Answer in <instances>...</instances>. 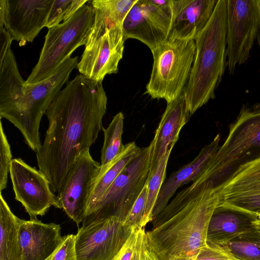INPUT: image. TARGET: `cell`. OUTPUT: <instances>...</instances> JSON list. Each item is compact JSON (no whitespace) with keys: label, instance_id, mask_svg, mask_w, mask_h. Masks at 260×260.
<instances>
[{"label":"cell","instance_id":"obj_1","mask_svg":"<svg viewBox=\"0 0 260 260\" xmlns=\"http://www.w3.org/2000/svg\"><path fill=\"white\" fill-rule=\"evenodd\" d=\"M107 97L102 82L81 74L68 82L47 110L49 121L37 151L39 170L58 193L78 156L89 149L103 130Z\"/></svg>","mask_w":260,"mask_h":260},{"label":"cell","instance_id":"obj_2","mask_svg":"<svg viewBox=\"0 0 260 260\" xmlns=\"http://www.w3.org/2000/svg\"><path fill=\"white\" fill-rule=\"evenodd\" d=\"M215 185L200 174L151 221L148 241L159 260H196L219 204Z\"/></svg>","mask_w":260,"mask_h":260},{"label":"cell","instance_id":"obj_3","mask_svg":"<svg viewBox=\"0 0 260 260\" xmlns=\"http://www.w3.org/2000/svg\"><path fill=\"white\" fill-rule=\"evenodd\" d=\"M227 0H218L206 26L194 40L196 52L184 89L190 115L215 98L226 67Z\"/></svg>","mask_w":260,"mask_h":260},{"label":"cell","instance_id":"obj_4","mask_svg":"<svg viewBox=\"0 0 260 260\" xmlns=\"http://www.w3.org/2000/svg\"><path fill=\"white\" fill-rule=\"evenodd\" d=\"M78 57L66 60L48 78L24 85L22 94L0 118H5L21 133L25 143L34 151L42 146L39 128L42 116L67 82L72 71L77 67Z\"/></svg>","mask_w":260,"mask_h":260},{"label":"cell","instance_id":"obj_5","mask_svg":"<svg viewBox=\"0 0 260 260\" xmlns=\"http://www.w3.org/2000/svg\"><path fill=\"white\" fill-rule=\"evenodd\" d=\"M152 142L121 171L104 194L86 211L82 226L115 217L122 221L147 183L151 170Z\"/></svg>","mask_w":260,"mask_h":260},{"label":"cell","instance_id":"obj_6","mask_svg":"<svg viewBox=\"0 0 260 260\" xmlns=\"http://www.w3.org/2000/svg\"><path fill=\"white\" fill-rule=\"evenodd\" d=\"M90 5L85 4L69 20L48 28L39 59L25 85L44 80L53 75L79 47L86 45L94 21Z\"/></svg>","mask_w":260,"mask_h":260},{"label":"cell","instance_id":"obj_7","mask_svg":"<svg viewBox=\"0 0 260 260\" xmlns=\"http://www.w3.org/2000/svg\"><path fill=\"white\" fill-rule=\"evenodd\" d=\"M153 63L145 93L167 103L184 90L193 63L194 40L168 39L151 50Z\"/></svg>","mask_w":260,"mask_h":260},{"label":"cell","instance_id":"obj_8","mask_svg":"<svg viewBox=\"0 0 260 260\" xmlns=\"http://www.w3.org/2000/svg\"><path fill=\"white\" fill-rule=\"evenodd\" d=\"M260 149V102L243 105L230 126L223 143L203 169L208 179L215 184L254 150Z\"/></svg>","mask_w":260,"mask_h":260},{"label":"cell","instance_id":"obj_9","mask_svg":"<svg viewBox=\"0 0 260 260\" xmlns=\"http://www.w3.org/2000/svg\"><path fill=\"white\" fill-rule=\"evenodd\" d=\"M226 66L233 74L260 46V1L227 0Z\"/></svg>","mask_w":260,"mask_h":260},{"label":"cell","instance_id":"obj_10","mask_svg":"<svg viewBox=\"0 0 260 260\" xmlns=\"http://www.w3.org/2000/svg\"><path fill=\"white\" fill-rule=\"evenodd\" d=\"M215 187L217 208L260 216V155L238 165Z\"/></svg>","mask_w":260,"mask_h":260},{"label":"cell","instance_id":"obj_11","mask_svg":"<svg viewBox=\"0 0 260 260\" xmlns=\"http://www.w3.org/2000/svg\"><path fill=\"white\" fill-rule=\"evenodd\" d=\"M172 20V0H137L123 23L124 39H137L151 51L168 39Z\"/></svg>","mask_w":260,"mask_h":260},{"label":"cell","instance_id":"obj_12","mask_svg":"<svg viewBox=\"0 0 260 260\" xmlns=\"http://www.w3.org/2000/svg\"><path fill=\"white\" fill-rule=\"evenodd\" d=\"M101 170L89 149L82 152L68 172L57 198L60 208L79 225L86 214Z\"/></svg>","mask_w":260,"mask_h":260},{"label":"cell","instance_id":"obj_13","mask_svg":"<svg viewBox=\"0 0 260 260\" xmlns=\"http://www.w3.org/2000/svg\"><path fill=\"white\" fill-rule=\"evenodd\" d=\"M132 231L115 217L82 226L75 235L77 260H113Z\"/></svg>","mask_w":260,"mask_h":260},{"label":"cell","instance_id":"obj_14","mask_svg":"<svg viewBox=\"0 0 260 260\" xmlns=\"http://www.w3.org/2000/svg\"><path fill=\"white\" fill-rule=\"evenodd\" d=\"M10 175L15 200L20 202L30 219L44 215L51 206L60 208L45 176L21 158L13 159Z\"/></svg>","mask_w":260,"mask_h":260},{"label":"cell","instance_id":"obj_15","mask_svg":"<svg viewBox=\"0 0 260 260\" xmlns=\"http://www.w3.org/2000/svg\"><path fill=\"white\" fill-rule=\"evenodd\" d=\"M54 0H0V25L20 46L32 42L46 27Z\"/></svg>","mask_w":260,"mask_h":260},{"label":"cell","instance_id":"obj_16","mask_svg":"<svg viewBox=\"0 0 260 260\" xmlns=\"http://www.w3.org/2000/svg\"><path fill=\"white\" fill-rule=\"evenodd\" d=\"M124 41L122 27L114 25L86 43L77 66L80 74L90 80L102 82L107 75L116 74L123 56Z\"/></svg>","mask_w":260,"mask_h":260},{"label":"cell","instance_id":"obj_17","mask_svg":"<svg viewBox=\"0 0 260 260\" xmlns=\"http://www.w3.org/2000/svg\"><path fill=\"white\" fill-rule=\"evenodd\" d=\"M218 0H172L168 39L195 40L210 20Z\"/></svg>","mask_w":260,"mask_h":260},{"label":"cell","instance_id":"obj_18","mask_svg":"<svg viewBox=\"0 0 260 260\" xmlns=\"http://www.w3.org/2000/svg\"><path fill=\"white\" fill-rule=\"evenodd\" d=\"M61 226L45 223L37 218L21 220L19 241L21 260H45L63 242Z\"/></svg>","mask_w":260,"mask_h":260},{"label":"cell","instance_id":"obj_19","mask_svg":"<svg viewBox=\"0 0 260 260\" xmlns=\"http://www.w3.org/2000/svg\"><path fill=\"white\" fill-rule=\"evenodd\" d=\"M190 116L184 89L176 99L167 103L166 109L155 132L154 138L151 141L153 153L151 171L157 166L169 148L174 146L179 139L181 129Z\"/></svg>","mask_w":260,"mask_h":260},{"label":"cell","instance_id":"obj_20","mask_svg":"<svg viewBox=\"0 0 260 260\" xmlns=\"http://www.w3.org/2000/svg\"><path fill=\"white\" fill-rule=\"evenodd\" d=\"M220 139L218 134L202 148L192 160L173 173L164 183L153 210V220L167 206L178 188L192 182L199 175L219 147Z\"/></svg>","mask_w":260,"mask_h":260},{"label":"cell","instance_id":"obj_21","mask_svg":"<svg viewBox=\"0 0 260 260\" xmlns=\"http://www.w3.org/2000/svg\"><path fill=\"white\" fill-rule=\"evenodd\" d=\"M256 217L241 212L216 208L208 225L207 244L228 245L231 241L250 230Z\"/></svg>","mask_w":260,"mask_h":260},{"label":"cell","instance_id":"obj_22","mask_svg":"<svg viewBox=\"0 0 260 260\" xmlns=\"http://www.w3.org/2000/svg\"><path fill=\"white\" fill-rule=\"evenodd\" d=\"M0 260H21V219L11 211L0 192Z\"/></svg>","mask_w":260,"mask_h":260},{"label":"cell","instance_id":"obj_23","mask_svg":"<svg viewBox=\"0 0 260 260\" xmlns=\"http://www.w3.org/2000/svg\"><path fill=\"white\" fill-rule=\"evenodd\" d=\"M25 82L10 48L0 60V113L9 108L21 95Z\"/></svg>","mask_w":260,"mask_h":260},{"label":"cell","instance_id":"obj_24","mask_svg":"<svg viewBox=\"0 0 260 260\" xmlns=\"http://www.w3.org/2000/svg\"><path fill=\"white\" fill-rule=\"evenodd\" d=\"M141 148L135 142L124 145L122 151L109 164L101 168L91 196L87 209L106 192L123 169L139 154Z\"/></svg>","mask_w":260,"mask_h":260},{"label":"cell","instance_id":"obj_25","mask_svg":"<svg viewBox=\"0 0 260 260\" xmlns=\"http://www.w3.org/2000/svg\"><path fill=\"white\" fill-rule=\"evenodd\" d=\"M123 124L124 115L120 112L113 117L106 128H103L104 139L101 150V168L109 164L122 151L124 146L122 142Z\"/></svg>","mask_w":260,"mask_h":260},{"label":"cell","instance_id":"obj_26","mask_svg":"<svg viewBox=\"0 0 260 260\" xmlns=\"http://www.w3.org/2000/svg\"><path fill=\"white\" fill-rule=\"evenodd\" d=\"M173 147L174 146H172L169 148L157 166L151 171L147 183V200L143 220L144 227L153 220V210L160 188L165 182L167 164Z\"/></svg>","mask_w":260,"mask_h":260},{"label":"cell","instance_id":"obj_27","mask_svg":"<svg viewBox=\"0 0 260 260\" xmlns=\"http://www.w3.org/2000/svg\"><path fill=\"white\" fill-rule=\"evenodd\" d=\"M137 0H93L90 1L93 10L98 11L113 25L122 27L123 21Z\"/></svg>","mask_w":260,"mask_h":260},{"label":"cell","instance_id":"obj_28","mask_svg":"<svg viewBox=\"0 0 260 260\" xmlns=\"http://www.w3.org/2000/svg\"><path fill=\"white\" fill-rule=\"evenodd\" d=\"M238 260H260V235L252 228L228 243Z\"/></svg>","mask_w":260,"mask_h":260},{"label":"cell","instance_id":"obj_29","mask_svg":"<svg viewBox=\"0 0 260 260\" xmlns=\"http://www.w3.org/2000/svg\"><path fill=\"white\" fill-rule=\"evenodd\" d=\"M149 248L145 228L134 229L113 260H146Z\"/></svg>","mask_w":260,"mask_h":260},{"label":"cell","instance_id":"obj_30","mask_svg":"<svg viewBox=\"0 0 260 260\" xmlns=\"http://www.w3.org/2000/svg\"><path fill=\"white\" fill-rule=\"evenodd\" d=\"M88 0H54L46 27L50 28L69 20Z\"/></svg>","mask_w":260,"mask_h":260},{"label":"cell","instance_id":"obj_31","mask_svg":"<svg viewBox=\"0 0 260 260\" xmlns=\"http://www.w3.org/2000/svg\"><path fill=\"white\" fill-rule=\"evenodd\" d=\"M147 183L123 221L124 225L132 231L145 228L143 226V220L147 200Z\"/></svg>","mask_w":260,"mask_h":260},{"label":"cell","instance_id":"obj_32","mask_svg":"<svg viewBox=\"0 0 260 260\" xmlns=\"http://www.w3.org/2000/svg\"><path fill=\"white\" fill-rule=\"evenodd\" d=\"M0 192L7 187L12 155L10 146L1 121L0 125Z\"/></svg>","mask_w":260,"mask_h":260},{"label":"cell","instance_id":"obj_33","mask_svg":"<svg viewBox=\"0 0 260 260\" xmlns=\"http://www.w3.org/2000/svg\"><path fill=\"white\" fill-rule=\"evenodd\" d=\"M196 260H238L232 253L227 245L207 244L200 251Z\"/></svg>","mask_w":260,"mask_h":260},{"label":"cell","instance_id":"obj_34","mask_svg":"<svg viewBox=\"0 0 260 260\" xmlns=\"http://www.w3.org/2000/svg\"><path fill=\"white\" fill-rule=\"evenodd\" d=\"M75 235L65 236L60 246L45 260H77Z\"/></svg>","mask_w":260,"mask_h":260},{"label":"cell","instance_id":"obj_35","mask_svg":"<svg viewBox=\"0 0 260 260\" xmlns=\"http://www.w3.org/2000/svg\"><path fill=\"white\" fill-rule=\"evenodd\" d=\"M12 40L5 27L0 25V60L4 58L9 49L11 48Z\"/></svg>","mask_w":260,"mask_h":260},{"label":"cell","instance_id":"obj_36","mask_svg":"<svg viewBox=\"0 0 260 260\" xmlns=\"http://www.w3.org/2000/svg\"><path fill=\"white\" fill-rule=\"evenodd\" d=\"M252 225L255 231L260 235V216H257L253 220Z\"/></svg>","mask_w":260,"mask_h":260},{"label":"cell","instance_id":"obj_37","mask_svg":"<svg viewBox=\"0 0 260 260\" xmlns=\"http://www.w3.org/2000/svg\"><path fill=\"white\" fill-rule=\"evenodd\" d=\"M146 260H159L150 247L146 252Z\"/></svg>","mask_w":260,"mask_h":260}]
</instances>
